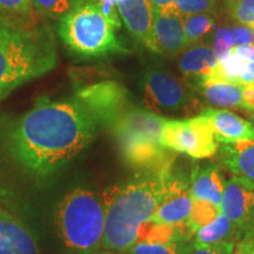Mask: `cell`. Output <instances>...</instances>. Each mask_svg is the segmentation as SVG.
<instances>
[{
	"label": "cell",
	"instance_id": "cell-16",
	"mask_svg": "<svg viewBox=\"0 0 254 254\" xmlns=\"http://www.w3.org/2000/svg\"><path fill=\"white\" fill-rule=\"evenodd\" d=\"M219 155L233 177L254 184V140L221 144Z\"/></svg>",
	"mask_w": 254,
	"mask_h": 254
},
{
	"label": "cell",
	"instance_id": "cell-35",
	"mask_svg": "<svg viewBox=\"0 0 254 254\" xmlns=\"http://www.w3.org/2000/svg\"><path fill=\"white\" fill-rule=\"evenodd\" d=\"M233 254H254V238L239 241Z\"/></svg>",
	"mask_w": 254,
	"mask_h": 254
},
{
	"label": "cell",
	"instance_id": "cell-40",
	"mask_svg": "<svg viewBox=\"0 0 254 254\" xmlns=\"http://www.w3.org/2000/svg\"><path fill=\"white\" fill-rule=\"evenodd\" d=\"M106 254H112V253H106Z\"/></svg>",
	"mask_w": 254,
	"mask_h": 254
},
{
	"label": "cell",
	"instance_id": "cell-21",
	"mask_svg": "<svg viewBox=\"0 0 254 254\" xmlns=\"http://www.w3.org/2000/svg\"><path fill=\"white\" fill-rule=\"evenodd\" d=\"M222 213L220 206L206 199H193L192 209L189 217L190 227L195 232L214 221Z\"/></svg>",
	"mask_w": 254,
	"mask_h": 254
},
{
	"label": "cell",
	"instance_id": "cell-18",
	"mask_svg": "<svg viewBox=\"0 0 254 254\" xmlns=\"http://www.w3.org/2000/svg\"><path fill=\"white\" fill-rule=\"evenodd\" d=\"M199 88L209 104L219 107L243 109L244 85L220 78H200Z\"/></svg>",
	"mask_w": 254,
	"mask_h": 254
},
{
	"label": "cell",
	"instance_id": "cell-8",
	"mask_svg": "<svg viewBox=\"0 0 254 254\" xmlns=\"http://www.w3.org/2000/svg\"><path fill=\"white\" fill-rule=\"evenodd\" d=\"M144 98L147 107L159 113L187 116L200 109L198 98L174 75L153 69L144 78Z\"/></svg>",
	"mask_w": 254,
	"mask_h": 254
},
{
	"label": "cell",
	"instance_id": "cell-26",
	"mask_svg": "<svg viewBox=\"0 0 254 254\" xmlns=\"http://www.w3.org/2000/svg\"><path fill=\"white\" fill-rule=\"evenodd\" d=\"M228 12L239 24L254 27V0H239L228 6Z\"/></svg>",
	"mask_w": 254,
	"mask_h": 254
},
{
	"label": "cell",
	"instance_id": "cell-38",
	"mask_svg": "<svg viewBox=\"0 0 254 254\" xmlns=\"http://www.w3.org/2000/svg\"><path fill=\"white\" fill-rule=\"evenodd\" d=\"M225 1L227 2V6H230L232 4H236V2L239 1V0H225Z\"/></svg>",
	"mask_w": 254,
	"mask_h": 254
},
{
	"label": "cell",
	"instance_id": "cell-23",
	"mask_svg": "<svg viewBox=\"0 0 254 254\" xmlns=\"http://www.w3.org/2000/svg\"><path fill=\"white\" fill-rule=\"evenodd\" d=\"M246 67V60H243L234 55L233 52L227 53L226 56L218 59L217 73L214 78L225 79L234 82H239V79L243 75ZM240 84V82H239Z\"/></svg>",
	"mask_w": 254,
	"mask_h": 254
},
{
	"label": "cell",
	"instance_id": "cell-39",
	"mask_svg": "<svg viewBox=\"0 0 254 254\" xmlns=\"http://www.w3.org/2000/svg\"><path fill=\"white\" fill-rule=\"evenodd\" d=\"M250 118H251V120H252V122L254 123V110H253V111H251V113H250Z\"/></svg>",
	"mask_w": 254,
	"mask_h": 254
},
{
	"label": "cell",
	"instance_id": "cell-11",
	"mask_svg": "<svg viewBox=\"0 0 254 254\" xmlns=\"http://www.w3.org/2000/svg\"><path fill=\"white\" fill-rule=\"evenodd\" d=\"M193 198L186 180L171 172L167 178L166 192L151 221L157 224L182 226L189 222Z\"/></svg>",
	"mask_w": 254,
	"mask_h": 254
},
{
	"label": "cell",
	"instance_id": "cell-1",
	"mask_svg": "<svg viewBox=\"0 0 254 254\" xmlns=\"http://www.w3.org/2000/svg\"><path fill=\"white\" fill-rule=\"evenodd\" d=\"M104 128L77 95L43 99L7 131L9 157L25 173L49 178L81 153Z\"/></svg>",
	"mask_w": 254,
	"mask_h": 254
},
{
	"label": "cell",
	"instance_id": "cell-22",
	"mask_svg": "<svg viewBox=\"0 0 254 254\" xmlns=\"http://www.w3.org/2000/svg\"><path fill=\"white\" fill-rule=\"evenodd\" d=\"M214 28V20L207 13L186 15L184 19V31L187 44H195Z\"/></svg>",
	"mask_w": 254,
	"mask_h": 254
},
{
	"label": "cell",
	"instance_id": "cell-36",
	"mask_svg": "<svg viewBox=\"0 0 254 254\" xmlns=\"http://www.w3.org/2000/svg\"><path fill=\"white\" fill-rule=\"evenodd\" d=\"M241 85L254 84V63L246 62V67L239 79Z\"/></svg>",
	"mask_w": 254,
	"mask_h": 254
},
{
	"label": "cell",
	"instance_id": "cell-28",
	"mask_svg": "<svg viewBox=\"0 0 254 254\" xmlns=\"http://www.w3.org/2000/svg\"><path fill=\"white\" fill-rule=\"evenodd\" d=\"M33 11L32 0H0V15L26 17Z\"/></svg>",
	"mask_w": 254,
	"mask_h": 254
},
{
	"label": "cell",
	"instance_id": "cell-4",
	"mask_svg": "<svg viewBox=\"0 0 254 254\" xmlns=\"http://www.w3.org/2000/svg\"><path fill=\"white\" fill-rule=\"evenodd\" d=\"M165 120L159 114L129 106L111 127L123 159L141 174L172 171L176 154L160 141Z\"/></svg>",
	"mask_w": 254,
	"mask_h": 254
},
{
	"label": "cell",
	"instance_id": "cell-34",
	"mask_svg": "<svg viewBox=\"0 0 254 254\" xmlns=\"http://www.w3.org/2000/svg\"><path fill=\"white\" fill-rule=\"evenodd\" d=\"M231 51L243 60L254 63V46H236Z\"/></svg>",
	"mask_w": 254,
	"mask_h": 254
},
{
	"label": "cell",
	"instance_id": "cell-5",
	"mask_svg": "<svg viewBox=\"0 0 254 254\" xmlns=\"http://www.w3.org/2000/svg\"><path fill=\"white\" fill-rule=\"evenodd\" d=\"M116 31L118 28L101 11L99 0H71V6L57 25L64 45L82 59L127 52Z\"/></svg>",
	"mask_w": 254,
	"mask_h": 254
},
{
	"label": "cell",
	"instance_id": "cell-6",
	"mask_svg": "<svg viewBox=\"0 0 254 254\" xmlns=\"http://www.w3.org/2000/svg\"><path fill=\"white\" fill-rule=\"evenodd\" d=\"M56 226L64 246L73 254H97L103 247L105 209L90 190L78 187L60 200Z\"/></svg>",
	"mask_w": 254,
	"mask_h": 254
},
{
	"label": "cell",
	"instance_id": "cell-24",
	"mask_svg": "<svg viewBox=\"0 0 254 254\" xmlns=\"http://www.w3.org/2000/svg\"><path fill=\"white\" fill-rule=\"evenodd\" d=\"M192 246L184 241L171 244L136 243L127 252L128 254H190Z\"/></svg>",
	"mask_w": 254,
	"mask_h": 254
},
{
	"label": "cell",
	"instance_id": "cell-27",
	"mask_svg": "<svg viewBox=\"0 0 254 254\" xmlns=\"http://www.w3.org/2000/svg\"><path fill=\"white\" fill-rule=\"evenodd\" d=\"M174 5L180 14L211 13L215 8V0H174Z\"/></svg>",
	"mask_w": 254,
	"mask_h": 254
},
{
	"label": "cell",
	"instance_id": "cell-2",
	"mask_svg": "<svg viewBox=\"0 0 254 254\" xmlns=\"http://www.w3.org/2000/svg\"><path fill=\"white\" fill-rule=\"evenodd\" d=\"M171 172L142 174L131 182L105 190V250L123 252L135 245L139 230L151 220L164 198Z\"/></svg>",
	"mask_w": 254,
	"mask_h": 254
},
{
	"label": "cell",
	"instance_id": "cell-30",
	"mask_svg": "<svg viewBox=\"0 0 254 254\" xmlns=\"http://www.w3.org/2000/svg\"><path fill=\"white\" fill-rule=\"evenodd\" d=\"M234 46H254V28L246 25H233L230 28Z\"/></svg>",
	"mask_w": 254,
	"mask_h": 254
},
{
	"label": "cell",
	"instance_id": "cell-41",
	"mask_svg": "<svg viewBox=\"0 0 254 254\" xmlns=\"http://www.w3.org/2000/svg\"><path fill=\"white\" fill-rule=\"evenodd\" d=\"M253 28H254V27H253Z\"/></svg>",
	"mask_w": 254,
	"mask_h": 254
},
{
	"label": "cell",
	"instance_id": "cell-17",
	"mask_svg": "<svg viewBox=\"0 0 254 254\" xmlns=\"http://www.w3.org/2000/svg\"><path fill=\"white\" fill-rule=\"evenodd\" d=\"M190 189L193 199H206L221 207L224 182L215 165H195L190 173Z\"/></svg>",
	"mask_w": 254,
	"mask_h": 254
},
{
	"label": "cell",
	"instance_id": "cell-7",
	"mask_svg": "<svg viewBox=\"0 0 254 254\" xmlns=\"http://www.w3.org/2000/svg\"><path fill=\"white\" fill-rule=\"evenodd\" d=\"M160 141L176 153L193 159L212 158L218 151L213 127L204 114L186 119H167L161 128Z\"/></svg>",
	"mask_w": 254,
	"mask_h": 254
},
{
	"label": "cell",
	"instance_id": "cell-31",
	"mask_svg": "<svg viewBox=\"0 0 254 254\" xmlns=\"http://www.w3.org/2000/svg\"><path fill=\"white\" fill-rule=\"evenodd\" d=\"M236 246L237 243H232V241L214 244V245L207 246H192L190 254H233L234 250H236Z\"/></svg>",
	"mask_w": 254,
	"mask_h": 254
},
{
	"label": "cell",
	"instance_id": "cell-10",
	"mask_svg": "<svg viewBox=\"0 0 254 254\" xmlns=\"http://www.w3.org/2000/svg\"><path fill=\"white\" fill-rule=\"evenodd\" d=\"M221 211L239 230L241 240L254 238V184L236 177L225 182Z\"/></svg>",
	"mask_w": 254,
	"mask_h": 254
},
{
	"label": "cell",
	"instance_id": "cell-37",
	"mask_svg": "<svg viewBox=\"0 0 254 254\" xmlns=\"http://www.w3.org/2000/svg\"><path fill=\"white\" fill-rule=\"evenodd\" d=\"M157 11H178L174 0H150Z\"/></svg>",
	"mask_w": 254,
	"mask_h": 254
},
{
	"label": "cell",
	"instance_id": "cell-12",
	"mask_svg": "<svg viewBox=\"0 0 254 254\" xmlns=\"http://www.w3.org/2000/svg\"><path fill=\"white\" fill-rule=\"evenodd\" d=\"M187 46L182 14L178 11L154 9L151 50L159 55L174 57L185 51Z\"/></svg>",
	"mask_w": 254,
	"mask_h": 254
},
{
	"label": "cell",
	"instance_id": "cell-32",
	"mask_svg": "<svg viewBox=\"0 0 254 254\" xmlns=\"http://www.w3.org/2000/svg\"><path fill=\"white\" fill-rule=\"evenodd\" d=\"M122 0H99V4L101 7V11L104 12V14L109 18V20L117 28L122 27V21H120L118 9H117V5Z\"/></svg>",
	"mask_w": 254,
	"mask_h": 254
},
{
	"label": "cell",
	"instance_id": "cell-15",
	"mask_svg": "<svg viewBox=\"0 0 254 254\" xmlns=\"http://www.w3.org/2000/svg\"><path fill=\"white\" fill-rule=\"evenodd\" d=\"M0 254H38L31 232L13 214L0 207Z\"/></svg>",
	"mask_w": 254,
	"mask_h": 254
},
{
	"label": "cell",
	"instance_id": "cell-25",
	"mask_svg": "<svg viewBox=\"0 0 254 254\" xmlns=\"http://www.w3.org/2000/svg\"><path fill=\"white\" fill-rule=\"evenodd\" d=\"M38 13L45 17L59 19L71 6V0H32Z\"/></svg>",
	"mask_w": 254,
	"mask_h": 254
},
{
	"label": "cell",
	"instance_id": "cell-19",
	"mask_svg": "<svg viewBox=\"0 0 254 254\" xmlns=\"http://www.w3.org/2000/svg\"><path fill=\"white\" fill-rule=\"evenodd\" d=\"M218 59L212 47L198 45L186 51L179 60V69L189 77L214 78Z\"/></svg>",
	"mask_w": 254,
	"mask_h": 254
},
{
	"label": "cell",
	"instance_id": "cell-3",
	"mask_svg": "<svg viewBox=\"0 0 254 254\" xmlns=\"http://www.w3.org/2000/svg\"><path fill=\"white\" fill-rule=\"evenodd\" d=\"M57 64L56 41L49 28L0 15V100L55 69Z\"/></svg>",
	"mask_w": 254,
	"mask_h": 254
},
{
	"label": "cell",
	"instance_id": "cell-33",
	"mask_svg": "<svg viewBox=\"0 0 254 254\" xmlns=\"http://www.w3.org/2000/svg\"><path fill=\"white\" fill-rule=\"evenodd\" d=\"M243 104H244V110L246 111L254 110V84L244 85Z\"/></svg>",
	"mask_w": 254,
	"mask_h": 254
},
{
	"label": "cell",
	"instance_id": "cell-20",
	"mask_svg": "<svg viewBox=\"0 0 254 254\" xmlns=\"http://www.w3.org/2000/svg\"><path fill=\"white\" fill-rule=\"evenodd\" d=\"M227 241L238 244L241 241V237L236 225L226 215L221 213L211 224L199 228L195 232L192 245L193 247H199L227 243Z\"/></svg>",
	"mask_w": 254,
	"mask_h": 254
},
{
	"label": "cell",
	"instance_id": "cell-13",
	"mask_svg": "<svg viewBox=\"0 0 254 254\" xmlns=\"http://www.w3.org/2000/svg\"><path fill=\"white\" fill-rule=\"evenodd\" d=\"M117 9L132 37L151 50L154 7L150 0H122Z\"/></svg>",
	"mask_w": 254,
	"mask_h": 254
},
{
	"label": "cell",
	"instance_id": "cell-29",
	"mask_svg": "<svg viewBox=\"0 0 254 254\" xmlns=\"http://www.w3.org/2000/svg\"><path fill=\"white\" fill-rule=\"evenodd\" d=\"M232 49H233V40H232L231 31L226 27L218 28L214 33L213 45H212L215 58H222L230 53Z\"/></svg>",
	"mask_w": 254,
	"mask_h": 254
},
{
	"label": "cell",
	"instance_id": "cell-9",
	"mask_svg": "<svg viewBox=\"0 0 254 254\" xmlns=\"http://www.w3.org/2000/svg\"><path fill=\"white\" fill-rule=\"evenodd\" d=\"M75 95L86 105L104 129H111L117 119L131 106L126 88L112 80L88 85Z\"/></svg>",
	"mask_w": 254,
	"mask_h": 254
},
{
	"label": "cell",
	"instance_id": "cell-14",
	"mask_svg": "<svg viewBox=\"0 0 254 254\" xmlns=\"http://www.w3.org/2000/svg\"><path fill=\"white\" fill-rule=\"evenodd\" d=\"M201 113L211 122L217 142L236 144L254 140V125L238 114L228 110L211 107L204 109Z\"/></svg>",
	"mask_w": 254,
	"mask_h": 254
}]
</instances>
